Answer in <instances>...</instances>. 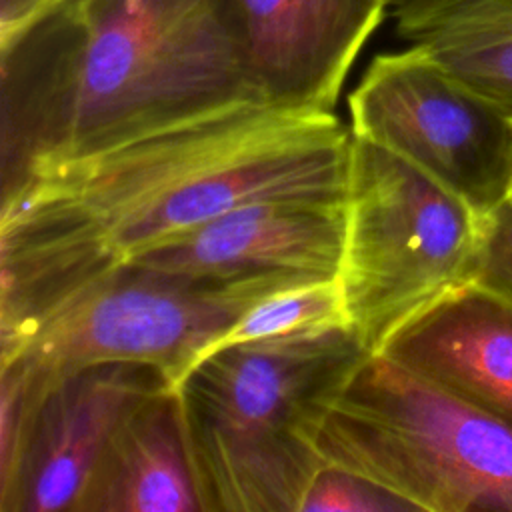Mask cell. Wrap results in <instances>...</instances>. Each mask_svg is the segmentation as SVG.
<instances>
[{
  "instance_id": "obj_17",
  "label": "cell",
  "mask_w": 512,
  "mask_h": 512,
  "mask_svg": "<svg viewBox=\"0 0 512 512\" xmlns=\"http://www.w3.org/2000/svg\"><path fill=\"white\" fill-rule=\"evenodd\" d=\"M404 2H408V0H388V4H390V10H396L398 6H402Z\"/></svg>"
},
{
  "instance_id": "obj_12",
  "label": "cell",
  "mask_w": 512,
  "mask_h": 512,
  "mask_svg": "<svg viewBox=\"0 0 512 512\" xmlns=\"http://www.w3.org/2000/svg\"><path fill=\"white\" fill-rule=\"evenodd\" d=\"M74 512H202L174 386L122 420Z\"/></svg>"
},
{
  "instance_id": "obj_10",
  "label": "cell",
  "mask_w": 512,
  "mask_h": 512,
  "mask_svg": "<svg viewBox=\"0 0 512 512\" xmlns=\"http://www.w3.org/2000/svg\"><path fill=\"white\" fill-rule=\"evenodd\" d=\"M344 206L250 202L164 240L132 264L208 280L336 278Z\"/></svg>"
},
{
  "instance_id": "obj_9",
  "label": "cell",
  "mask_w": 512,
  "mask_h": 512,
  "mask_svg": "<svg viewBox=\"0 0 512 512\" xmlns=\"http://www.w3.org/2000/svg\"><path fill=\"white\" fill-rule=\"evenodd\" d=\"M260 98L276 108L334 112L388 0H228Z\"/></svg>"
},
{
  "instance_id": "obj_3",
  "label": "cell",
  "mask_w": 512,
  "mask_h": 512,
  "mask_svg": "<svg viewBox=\"0 0 512 512\" xmlns=\"http://www.w3.org/2000/svg\"><path fill=\"white\" fill-rule=\"evenodd\" d=\"M372 352L346 326L226 346L176 384L202 512H298L316 428Z\"/></svg>"
},
{
  "instance_id": "obj_11",
  "label": "cell",
  "mask_w": 512,
  "mask_h": 512,
  "mask_svg": "<svg viewBox=\"0 0 512 512\" xmlns=\"http://www.w3.org/2000/svg\"><path fill=\"white\" fill-rule=\"evenodd\" d=\"M380 352L512 426V298L468 282Z\"/></svg>"
},
{
  "instance_id": "obj_2",
  "label": "cell",
  "mask_w": 512,
  "mask_h": 512,
  "mask_svg": "<svg viewBox=\"0 0 512 512\" xmlns=\"http://www.w3.org/2000/svg\"><path fill=\"white\" fill-rule=\"evenodd\" d=\"M0 192L30 170L246 102L228 0H46L0 28Z\"/></svg>"
},
{
  "instance_id": "obj_13",
  "label": "cell",
  "mask_w": 512,
  "mask_h": 512,
  "mask_svg": "<svg viewBox=\"0 0 512 512\" xmlns=\"http://www.w3.org/2000/svg\"><path fill=\"white\" fill-rule=\"evenodd\" d=\"M396 32L512 118V0H408Z\"/></svg>"
},
{
  "instance_id": "obj_14",
  "label": "cell",
  "mask_w": 512,
  "mask_h": 512,
  "mask_svg": "<svg viewBox=\"0 0 512 512\" xmlns=\"http://www.w3.org/2000/svg\"><path fill=\"white\" fill-rule=\"evenodd\" d=\"M340 324L348 326L338 278L306 280L258 300L200 358L232 344Z\"/></svg>"
},
{
  "instance_id": "obj_5",
  "label": "cell",
  "mask_w": 512,
  "mask_h": 512,
  "mask_svg": "<svg viewBox=\"0 0 512 512\" xmlns=\"http://www.w3.org/2000/svg\"><path fill=\"white\" fill-rule=\"evenodd\" d=\"M484 218L390 150L352 136L338 286L372 352L472 280Z\"/></svg>"
},
{
  "instance_id": "obj_18",
  "label": "cell",
  "mask_w": 512,
  "mask_h": 512,
  "mask_svg": "<svg viewBox=\"0 0 512 512\" xmlns=\"http://www.w3.org/2000/svg\"><path fill=\"white\" fill-rule=\"evenodd\" d=\"M508 202H510V204H512V194H510V200H508Z\"/></svg>"
},
{
  "instance_id": "obj_7",
  "label": "cell",
  "mask_w": 512,
  "mask_h": 512,
  "mask_svg": "<svg viewBox=\"0 0 512 512\" xmlns=\"http://www.w3.org/2000/svg\"><path fill=\"white\" fill-rule=\"evenodd\" d=\"M350 132L410 162L480 218L512 194V118L424 48L376 54L348 96Z\"/></svg>"
},
{
  "instance_id": "obj_8",
  "label": "cell",
  "mask_w": 512,
  "mask_h": 512,
  "mask_svg": "<svg viewBox=\"0 0 512 512\" xmlns=\"http://www.w3.org/2000/svg\"><path fill=\"white\" fill-rule=\"evenodd\" d=\"M22 428L0 466V512H74V506L122 420L152 394L170 388L154 366L102 362L46 380L24 374Z\"/></svg>"
},
{
  "instance_id": "obj_16",
  "label": "cell",
  "mask_w": 512,
  "mask_h": 512,
  "mask_svg": "<svg viewBox=\"0 0 512 512\" xmlns=\"http://www.w3.org/2000/svg\"><path fill=\"white\" fill-rule=\"evenodd\" d=\"M474 284L512 298V204L484 218L480 248L472 272Z\"/></svg>"
},
{
  "instance_id": "obj_4",
  "label": "cell",
  "mask_w": 512,
  "mask_h": 512,
  "mask_svg": "<svg viewBox=\"0 0 512 512\" xmlns=\"http://www.w3.org/2000/svg\"><path fill=\"white\" fill-rule=\"evenodd\" d=\"M314 446L420 512H512V426L370 354L324 412Z\"/></svg>"
},
{
  "instance_id": "obj_15",
  "label": "cell",
  "mask_w": 512,
  "mask_h": 512,
  "mask_svg": "<svg viewBox=\"0 0 512 512\" xmlns=\"http://www.w3.org/2000/svg\"><path fill=\"white\" fill-rule=\"evenodd\" d=\"M298 512H414V508L356 472L324 464L310 482Z\"/></svg>"
},
{
  "instance_id": "obj_6",
  "label": "cell",
  "mask_w": 512,
  "mask_h": 512,
  "mask_svg": "<svg viewBox=\"0 0 512 512\" xmlns=\"http://www.w3.org/2000/svg\"><path fill=\"white\" fill-rule=\"evenodd\" d=\"M318 278L208 280L128 264L0 334V364L46 380L102 362L158 368L174 386L250 306Z\"/></svg>"
},
{
  "instance_id": "obj_1",
  "label": "cell",
  "mask_w": 512,
  "mask_h": 512,
  "mask_svg": "<svg viewBox=\"0 0 512 512\" xmlns=\"http://www.w3.org/2000/svg\"><path fill=\"white\" fill-rule=\"evenodd\" d=\"M350 142L334 112L246 102L30 170L0 192V334L242 204L344 206Z\"/></svg>"
}]
</instances>
